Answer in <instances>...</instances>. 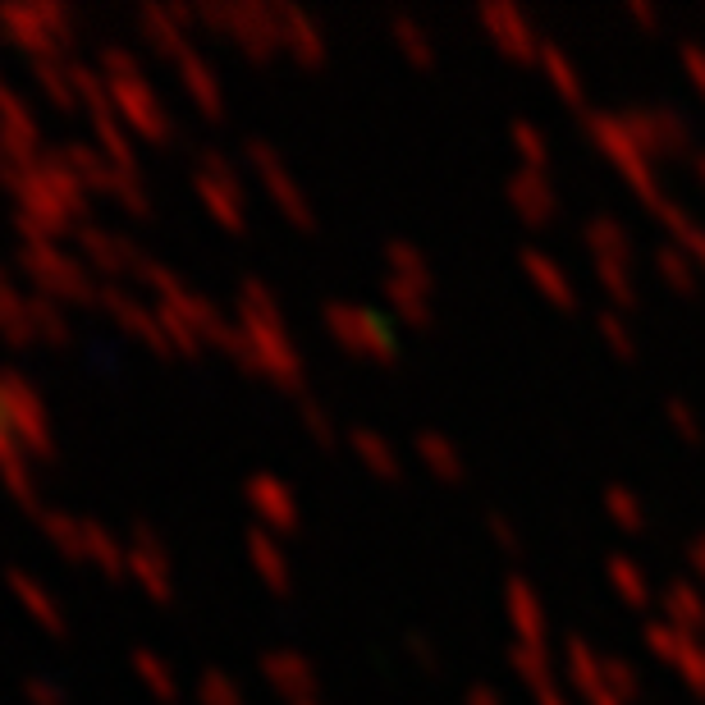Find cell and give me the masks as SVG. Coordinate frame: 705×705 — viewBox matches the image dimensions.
<instances>
[{
  "label": "cell",
  "instance_id": "6da1fadb",
  "mask_svg": "<svg viewBox=\"0 0 705 705\" xmlns=\"http://www.w3.org/2000/svg\"><path fill=\"white\" fill-rule=\"evenodd\" d=\"M692 65H696V69H705V55H701V60H696V55H692Z\"/></svg>",
  "mask_w": 705,
  "mask_h": 705
},
{
  "label": "cell",
  "instance_id": "7a4b0ae2",
  "mask_svg": "<svg viewBox=\"0 0 705 705\" xmlns=\"http://www.w3.org/2000/svg\"><path fill=\"white\" fill-rule=\"evenodd\" d=\"M701 170H705V161H701Z\"/></svg>",
  "mask_w": 705,
  "mask_h": 705
}]
</instances>
